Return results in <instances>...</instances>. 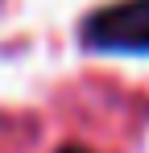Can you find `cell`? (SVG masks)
I'll list each match as a JSON object with an SVG mask.
<instances>
[{
	"label": "cell",
	"instance_id": "6da1fadb",
	"mask_svg": "<svg viewBox=\"0 0 149 153\" xmlns=\"http://www.w3.org/2000/svg\"><path fill=\"white\" fill-rule=\"evenodd\" d=\"M79 42L95 54L149 58V0H116L83 17Z\"/></svg>",
	"mask_w": 149,
	"mask_h": 153
},
{
	"label": "cell",
	"instance_id": "7a4b0ae2",
	"mask_svg": "<svg viewBox=\"0 0 149 153\" xmlns=\"http://www.w3.org/2000/svg\"><path fill=\"white\" fill-rule=\"evenodd\" d=\"M58 153H91V149H83V145H62Z\"/></svg>",
	"mask_w": 149,
	"mask_h": 153
}]
</instances>
